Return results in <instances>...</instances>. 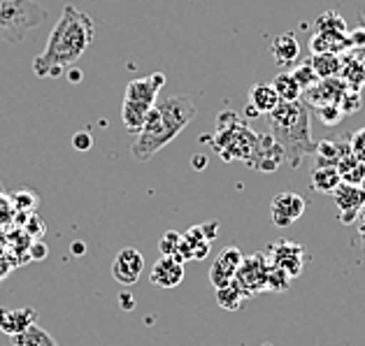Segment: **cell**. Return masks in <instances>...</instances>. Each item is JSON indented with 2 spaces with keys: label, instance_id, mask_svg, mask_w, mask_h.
Instances as JSON below:
<instances>
[{
  "label": "cell",
  "instance_id": "obj_1",
  "mask_svg": "<svg viewBox=\"0 0 365 346\" xmlns=\"http://www.w3.org/2000/svg\"><path fill=\"white\" fill-rule=\"evenodd\" d=\"M96 38V23L75 5H66L49 33L47 47L33 61V73L40 79H56L73 68Z\"/></svg>",
  "mask_w": 365,
  "mask_h": 346
},
{
  "label": "cell",
  "instance_id": "obj_2",
  "mask_svg": "<svg viewBox=\"0 0 365 346\" xmlns=\"http://www.w3.org/2000/svg\"><path fill=\"white\" fill-rule=\"evenodd\" d=\"M195 105L189 95H168L161 103H156L149 110L145 126L140 128L135 142L130 147V154L135 161H151L165 145L180 135L195 117Z\"/></svg>",
  "mask_w": 365,
  "mask_h": 346
},
{
  "label": "cell",
  "instance_id": "obj_3",
  "mask_svg": "<svg viewBox=\"0 0 365 346\" xmlns=\"http://www.w3.org/2000/svg\"><path fill=\"white\" fill-rule=\"evenodd\" d=\"M270 121V132L284 149V158L291 167H300L302 158L312 156L317 149V142L312 140V110L307 103L298 100H279V105L270 114H265Z\"/></svg>",
  "mask_w": 365,
  "mask_h": 346
},
{
  "label": "cell",
  "instance_id": "obj_4",
  "mask_svg": "<svg viewBox=\"0 0 365 346\" xmlns=\"http://www.w3.org/2000/svg\"><path fill=\"white\" fill-rule=\"evenodd\" d=\"M258 142V132L247 126L235 112H221L217 117V128L212 135V149L226 163H247Z\"/></svg>",
  "mask_w": 365,
  "mask_h": 346
},
{
  "label": "cell",
  "instance_id": "obj_5",
  "mask_svg": "<svg viewBox=\"0 0 365 346\" xmlns=\"http://www.w3.org/2000/svg\"><path fill=\"white\" fill-rule=\"evenodd\" d=\"M44 19L47 10L35 0H0V42H24Z\"/></svg>",
  "mask_w": 365,
  "mask_h": 346
},
{
  "label": "cell",
  "instance_id": "obj_6",
  "mask_svg": "<svg viewBox=\"0 0 365 346\" xmlns=\"http://www.w3.org/2000/svg\"><path fill=\"white\" fill-rule=\"evenodd\" d=\"M268 274H270V258L265 253H254L242 258L233 281L242 290L245 298H252L265 290V286H268Z\"/></svg>",
  "mask_w": 365,
  "mask_h": 346
},
{
  "label": "cell",
  "instance_id": "obj_7",
  "mask_svg": "<svg viewBox=\"0 0 365 346\" xmlns=\"http://www.w3.org/2000/svg\"><path fill=\"white\" fill-rule=\"evenodd\" d=\"M282 163H287V158H284V149H282L279 142L274 140L272 132L268 130V132H261V135H258L254 152L245 165L252 167V170H256V172H274Z\"/></svg>",
  "mask_w": 365,
  "mask_h": 346
},
{
  "label": "cell",
  "instance_id": "obj_8",
  "mask_svg": "<svg viewBox=\"0 0 365 346\" xmlns=\"http://www.w3.org/2000/svg\"><path fill=\"white\" fill-rule=\"evenodd\" d=\"M305 209H307V200L300 193L284 191L270 200V221L277 228H289L305 214Z\"/></svg>",
  "mask_w": 365,
  "mask_h": 346
},
{
  "label": "cell",
  "instance_id": "obj_9",
  "mask_svg": "<svg viewBox=\"0 0 365 346\" xmlns=\"http://www.w3.org/2000/svg\"><path fill=\"white\" fill-rule=\"evenodd\" d=\"M268 258H270V265L284 270L291 279L300 277L302 268H305V249H302V244L289 242V239L272 242L268 246Z\"/></svg>",
  "mask_w": 365,
  "mask_h": 346
},
{
  "label": "cell",
  "instance_id": "obj_10",
  "mask_svg": "<svg viewBox=\"0 0 365 346\" xmlns=\"http://www.w3.org/2000/svg\"><path fill=\"white\" fill-rule=\"evenodd\" d=\"M344 93H346V84L340 77H326V79H319L307 91H302L300 98L307 103L309 110H314L319 105H340Z\"/></svg>",
  "mask_w": 365,
  "mask_h": 346
},
{
  "label": "cell",
  "instance_id": "obj_11",
  "mask_svg": "<svg viewBox=\"0 0 365 346\" xmlns=\"http://www.w3.org/2000/svg\"><path fill=\"white\" fill-rule=\"evenodd\" d=\"M333 198H335V207L340 209L342 224H354V221L361 216L363 205H365V191L361 186L342 182L333 191Z\"/></svg>",
  "mask_w": 365,
  "mask_h": 346
},
{
  "label": "cell",
  "instance_id": "obj_12",
  "mask_svg": "<svg viewBox=\"0 0 365 346\" xmlns=\"http://www.w3.org/2000/svg\"><path fill=\"white\" fill-rule=\"evenodd\" d=\"M142 270H145V258H142V253L138 249H130V246L121 249L112 263V277L114 281H119L121 286L138 283Z\"/></svg>",
  "mask_w": 365,
  "mask_h": 346
},
{
  "label": "cell",
  "instance_id": "obj_13",
  "mask_svg": "<svg viewBox=\"0 0 365 346\" xmlns=\"http://www.w3.org/2000/svg\"><path fill=\"white\" fill-rule=\"evenodd\" d=\"M242 258H245V253L240 251L237 246H226V249H221L217 253L215 263H212V268H210V283L212 286L219 288V286H226V283L233 281Z\"/></svg>",
  "mask_w": 365,
  "mask_h": 346
},
{
  "label": "cell",
  "instance_id": "obj_14",
  "mask_svg": "<svg viewBox=\"0 0 365 346\" xmlns=\"http://www.w3.org/2000/svg\"><path fill=\"white\" fill-rule=\"evenodd\" d=\"M163 84H165V75L163 73H154V75H149V77L133 79V82L126 86V91H123V100L140 103V105H147V108H154V105H156V95L163 88Z\"/></svg>",
  "mask_w": 365,
  "mask_h": 346
},
{
  "label": "cell",
  "instance_id": "obj_15",
  "mask_svg": "<svg viewBox=\"0 0 365 346\" xmlns=\"http://www.w3.org/2000/svg\"><path fill=\"white\" fill-rule=\"evenodd\" d=\"M149 281L158 288H175L184 281V263L173 256H161L149 272Z\"/></svg>",
  "mask_w": 365,
  "mask_h": 346
},
{
  "label": "cell",
  "instance_id": "obj_16",
  "mask_svg": "<svg viewBox=\"0 0 365 346\" xmlns=\"http://www.w3.org/2000/svg\"><path fill=\"white\" fill-rule=\"evenodd\" d=\"M33 323H38V312L33 307H21V309L0 307V332L14 337L29 330Z\"/></svg>",
  "mask_w": 365,
  "mask_h": 346
},
{
  "label": "cell",
  "instance_id": "obj_17",
  "mask_svg": "<svg viewBox=\"0 0 365 346\" xmlns=\"http://www.w3.org/2000/svg\"><path fill=\"white\" fill-rule=\"evenodd\" d=\"M279 105V95L274 91L270 82H258L249 88V105L247 114L249 117H261V114H270Z\"/></svg>",
  "mask_w": 365,
  "mask_h": 346
},
{
  "label": "cell",
  "instance_id": "obj_18",
  "mask_svg": "<svg viewBox=\"0 0 365 346\" xmlns=\"http://www.w3.org/2000/svg\"><path fill=\"white\" fill-rule=\"evenodd\" d=\"M270 56L279 68H293L300 58V42L293 33H279L270 42Z\"/></svg>",
  "mask_w": 365,
  "mask_h": 346
},
{
  "label": "cell",
  "instance_id": "obj_19",
  "mask_svg": "<svg viewBox=\"0 0 365 346\" xmlns=\"http://www.w3.org/2000/svg\"><path fill=\"white\" fill-rule=\"evenodd\" d=\"M340 79L351 91H361L365 86V51H344Z\"/></svg>",
  "mask_w": 365,
  "mask_h": 346
},
{
  "label": "cell",
  "instance_id": "obj_20",
  "mask_svg": "<svg viewBox=\"0 0 365 346\" xmlns=\"http://www.w3.org/2000/svg\"><path fill=\"white\" fill-rule=\"evenodd\" d=\"M351 154L349 142H344V137H328L317 142L314 156H317V165H331L337 167L344 156Z\"/></svg>",
  "mask_w": 365,
  "mask_h": 346
},
{
  "label": "cell",
  "instance_id": "obj_21",
  "mask_svg": "<svg viewBox=\"0 0 365 346\" xmlns=\"http://www.w3.org/2000/svg\"><path fill=\"white\" fill-rule=\"evenodd\" d=\"M314 31L326 35V38L346 40V23L335 10H328L324 14H319V19L314 21Z\"/></svg>",
  "mask_w": 365,
  "mask_h": 346
},
{
  "label": "cell",
  "instance_id": "obj_22",
  "mask_svg": "<svg viewBox=\"0 0 365 346\" xmlns=\"http://www.w3.org/2000/svg\"><path fill=\"white\" fill-rule=\"evenodd\" d=\"M340 184H342V177L337 172V167L317 165L314 170H312V189L319 193H333Z\"/></svg>",
  "mask_w": 365,
  "mask_h": 346
},
{
  "label": "cell",
  "instance_id": "obj_23",
  "mask_svg": "<svg viewBox=\"0 0 365 346\" xmlns=\"http://www.w3.org/2000/svg\"><path fill=\"white\" fill-rule=\"evenodd\" d=\"M151 108L147 105H140V103H130V100H123L121 103V121H123V128L128 132H140V128L145 126V119L149 114Z\"/></svg>",
  "mask_w": 365,
  "mask_h": 346
},
{
  "label": "cell",
  "instance_id": "obj_24",
  "mask_svg": "<svg viewBox=\"0 0 365 346\" xmlns=\"http://www.w3.org/2000/svg\"><path fill=\"white\" fill-rule=\"evenodd\" d=\"M12 346H58V342L42 325L33 323L29 330L12 337Z\"/></svg>",
  "mask_w": 365,
  "mask_h": 346
},
{
  "label": "cell",
  "instance_id": "obj_25",
  "mask_svg": "<svg viewBox=\"0 0 365 346\" xmlns=\"http://www.w3.org/2000/svg\"><path fill=\"white\" fill-rule=\"evenodd\" d=\"M270 84L274 86V91H277L279 100L291 103V100H298V98L302 95V88L296 82V77L291 75V70H282V73H277Z\"/></svg>",
  "mask_w": 365,
  "mask_h": 346
},
{
  "label": "cell",
  "instance_id": "obj_26",
  "mask_svg": "<svg viewBox=\"0 0 365 346\" xmlns=\"http://www.w3.org/2000/svg\"><path fill=\"white\" fill-rule=\"evenodd\" d=\"M309 63H312V68H314V73L319 75V79L340 77L342 56L340 54H312Z\"/></svg>",
  "mask_w": 365,
  "mask_h": 346
},
{
  "label": "cell",
  "instance_id": "obj_27",
  "mask_svg": "<svg viewBox=\"0 0 365 346\" xmlns=\"http://www.w3.org/2000/svg\"><path fill=\"white\" fill-rule=\"evenodd\" d=\"M337 172H340L342 182H346V184L361 186V184L365 182V163H361L354 154H349V156H344V158H342L340 165H337Z\"/></svg>",
  "mask_w": 365,
  "mask_h": 346
},
{
  "label": "cell",
  "instance_id": "obj_28",
  "mask_svg": "<svg viewBox=\"0 0 365 346\" xmlns=\"http://www.w3.org/2000/svg\"><path fill=\"white\" fill-rule=\"evenodd\" d=\"M215 290H217V305L221 309H226V312H237V309L242 307V303L247 300L242 295V290L235 286V281L226 283V286H219Z\"/></svg>",
  "mask_w": 365,
  "mask_h": 346
},
{
  "label": "cell",
  "instance_id": "obj_29",
  "mask_svg": "<svg viewBox=\"0 0 365 346\" xmlns=\"http://www.w3.org/2000/svg\"><path fill=\"white\" fill-rule=\"evenodd\" d=\"M312 112H314V117L328 128L337 126V123L344 119V112H342L340 105H319V108H314Z\"/></svg>",
  "mask_w": 365,
  "mask_h": 346
},
{
  "label": "cell",
  "instance_id": "obj_30",
  "mask_svg": "<svg viewBox=\"0 0 365 346\" xmlns=\"http://www.w3.org/2000/svg\"><path fill=\"white\" fill-rule=\"evenodd\" d=\"M291 75L296 77V82L300 84L302 91H307V88H312V86H314V84L319 82V75L314 73V68H312L309 61H302V63L293 65Z\"/></svg>",
  "mask_w": 365,
  "mask_h": 346
},
{
  "label": "cell",
  "instance_id": "obj_31",
  "mask_svg": "<svg viewBox=\"0 0 365 346\" xmlns=\"http://www.w3.org/2000/svg\"><path fill=\"white\" fill-rule=\"evenodd\" d=\"M291 286V277L284 270L274 268V265H270V274H268V286H265V290L270 293H287Z\"/></svg>",
  "mask_w": 365,
  "mask_h": 346
},
{
  "label": "cell",
  "instance_id": "obj_32",
  "mask_svg": "<svg viewBox=\"0 0 365 346\" xmlns=\"http://www.w3.org/2000/svg\"><path fill=\"white\" fill-rule=\"evenodd\" d=\"M340 108L344 112V117H349V114H356L361 108H363V98H361V91H351V88H346V93L342 95L340 100Z\"/></svg>",
  "mask_w": 365,
  "mask_h": 346
},
{
  "label": "cell",
  "instance_id": "obj_33",
  "mask_svg": "<svg viewBox=\"0 0 365 346\" xmlns=\"http://www.w3.org/2000/svg\"><path fill=\"white\" fill-rule=\"evenodd\" d=\"M180 244H182V235L177 233V230H168V233L161 237L158 249H161V256H175L177 249H180Z\"/></svg>",
  "mask_w": 365,
  "mask_h": 346
},
{
  "label": "cell",
  "instance_id": "obj_34",
  "mask_svg": "<svg viewBox=\"0 0 365 346\" xmlns=\"http://www.w3.org/2000/svg\"><path fill=\"white\" fill-rule=\"evenodd\" d=\"M349 147H351V154L359 158L361 163H365V128L354 132L351 140H349Z\"/></svg>",
  "mask_w": 365,
  "mask_h": 346
},
{
  "label": "cell",
  "instance_id": "obj_35",
  "mask_svg": "<svg viewBox=\"0 0 365 346\" xmlns=\"http://www.w3.org/2000/svg\"><path fill=\"white\" fill-rule=\"evenodd\" d=\"M73 147L77 149V152H88V149L93 147V137L88 135V132H77V135L73 137Z\"/></svg>",
  "mask_w": 365,
  "mask_h": 346
},
{
  "label": "cell",
  "instance_id": "obj_36",
  "mask_svg": "<svg viewBox=\"0 0 365 346\" xmlns=\"http://www.w3.org/2000/svg\"><path fill=\"white\" fill-rule=\"evenodd\" d=\"M10 270H12V263H10V258L5 256V251L0 249V281L7 279V274H10Z\"/></svg>",
  "mask_w": 365,
  "mask_h": 346
},
{
  "label": "cell",
  "instance_id": "obj_37",
  "mask_svg": "<svg viewBox=\"0 0 365 346\" xmlns=\"http://www.w3.org/2000/svg\"><path fill=\"white\" fill-rule=\"evenodd\" d=\"M119 305L123 307V312H130V309L135 307V300H133L128 290H123V293H119Z\"/></svg>",
  "mask_w": 365,
  "mask_h": 346
},
{
  "label": "cell",
  "instance_id": "obj_38",
  "mask_svg": "<svg viewBox=\"0 0 365 346\" xmlns=\"http://www.w3.org/2000/svg\"><path fill=\"white\" fill-rule=\"evenodd\" d=\"M31 258L33 261H42V258H47V246H44L42 242H35L33 244V249H31Z\"/></svg>",
  "mask_w": 365,
  "mask_h": 346
},
{
  "label": "cell",
  "instance_id": "obj_39",
  "mask_svg": "<svg viewBox=\"0 0 365 346\" xmlns=\"http://www.w3.org/2000/svg\"><path fill=\"white\" fill-rule=\"evenodd\" d=\"M66 73H68V77H70V82H82V73H79V70L68 68Z\"/></svg>",
  "mask_w": 365,
  "mask_h": 346
},
{
  "label": "cell",
  "instance_id": "obj_40",
  "mask_svg": "<svg viewBox=\"0 0 365 346\" xmlns=\"http://www.w3.org/2000/svg\"><path fill=\"white\" fill-rule=\"evenodd\" d=\"M191 163H193V167H198V170H202V167H205V158H202V156H198V158L193 156V161H191Z\"/></svg>",
  "mask_w": 365,
  "mask_h": 346
},
{
  "label": "cell",
  "instance_id": "obj_41",
  "mask_svg": "<svg viewBox=\"0 0 365 346\" xmlns=\"http://www.w3.org/2000/svg\"><path fill=\"white\" fill-rule=\"evenodd\" d=\"M82 251H86V246H84V244H73V253H75V256H79Z\"/></svg>",
  "mask_w": 365,
  "mask_h": 346
},
{
  "label": "cell",
  "instance_id": "obj_42",
  "mask_svg": "<svg viewBox=\"0 0 365 346\" xmlns=\"http://www.w3.org/2000/svg\"><path fill=\"white\" fill-rule=\"evenodd\" d=\"M359 219H361V230H363V233H365V209L361 211V216H359Z\"/></svg>",
  "mask_w": 365,
  "mask_h": 346
},
{
  "label": "cell",
  "instance_id": "obj_43",
  "mask_svg": "<svg viewBox=\"0 0 365 346\" xmlns=\"http://www.w3.org/2000/svg\"><path fill=\"white\" fill-rule=\"evenodd\" d=\"M361 21H363V28H365V14H361Z\"/></svg>",
  "mask_w": 365,
  "mask_h": 346
},
{
  "label": "cell",
  "instance_id": "obj_44",
  "mask_svg": "<svg viewBox=\"0 0 365 346\" xmlns=\"http://www.w3.org/2000/svg\"><path fill=\"white\" fill-rule=\"evenodd\" d=\"M263 346H272V344H263Z\"/></svg>",
  "mask_w": 365,
  "mask_h": 346
}]
</instances>
